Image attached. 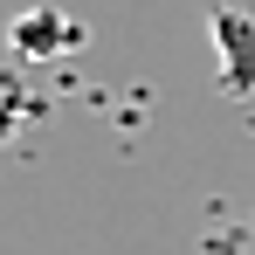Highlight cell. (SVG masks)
Here are the masks:
<instances>
[{
  "instance_id": "obj_3",
  "label": "cell",
  "mask_w": 255,
  "mask_h": 255,
  "mask_svg": "<svg viewBox=\"0 0 255 255\" xmlns=\"http://www.w3.org/2000/svg\"><path fill=\"white\" fill-rule=\"evenodd\" d=\"M14 125H21V118H14V104H7V97H0V145H7V138H14Z\"/></svg>"
},
{
  "instance_id": "obj_1",
  "label": "cell",
  "mask_w": 255,
  "mask_h": 255,
  "mask_svg": "<svg viewBox=\"0 0 255 255\" xmlns=\"http://www.w3.org/2000/svg\"><path fill=\"white\" fill-rule=\"evenodd\" d=\"M214 55H221V90L255 97V14L249 7H214Z\"/></svg>"
},
{
  "instance_id": "obj_2",
  "label": "cell",
  "mask_w": 255,
  "mask_h": 255,
  "mask_svg": "<svg viewBox=\"0 0 255 255\" xmlns=\"http://www.w3.org/2000/svg\"><path fill=\"white\" fill-rule=\"evenodd\" d=\"M7 48H14V55H28V62H62V55H76V48H83V28H76L62 7H28V14H14Z\"/></svg>"
}]
</instances>
